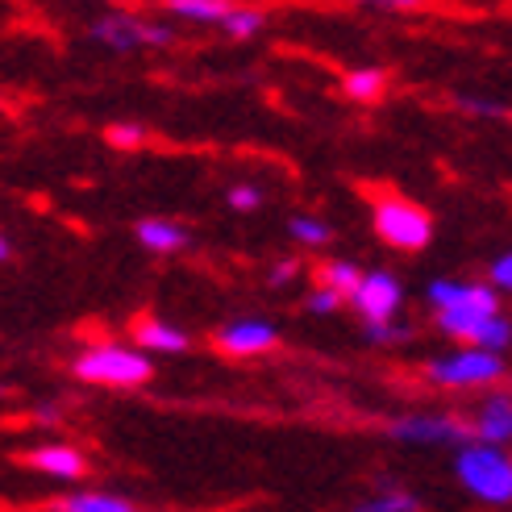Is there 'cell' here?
<instances>
[{
	"label": "cell",
	"instance_id": "obj_7",
	"mask_svg": "<svg viewBox=\"0 0 512 512\" xmlns=\"http://www.w3.org/2000/svg\"><path fill=\"white\" fill-rule=\"evenodd\" d=\"M350 304L367 325L371 321H396L400 304H404V288H400V279L388 275V271H363L358 288L350 292Z\"/></svg>",
	"mask_w": 512,
	"mask_h": 512
},
{
	"label": "cell",
	"instance_id": "obj_1",
	"mask_svg": "<svg viewBox=\"0 0 512 512\" xmlns=\"http://www.w3.org/2000/svg\"><path fill=\"white\" fill-rule=\"evenodd\" d=\"M454 471H458V483L483 504H512V454L504 446H492V442H463L458 446V458H454Z\"/></svg>",
	"mask_w": 512,
	"mask_h": 512
},
{
	"label": "cell",
	"instance_id": "obj_23",
	"mask_svg": "<svg viewBox=\"0 0 512 512\" xmlns=\"http://www.w3.org/2000/svg\"><path fill=\"white\" fill-rule=\"evenodd\" d=\"M263 204V192L254 188V184H234L229 188V209H238V213H254Z\"/></svg>",
	"mask_w": 512,
	"mask_h": 512
},
{
	"label": "cell",
	"instance_id": "obj_27",
	"mask_svg": "<svg viewBox=\"0 0 512 512\" xmlns=\"http://www.w3.org/2000/svg\"><path fill=\"white\" fill-rule=\"evenodd\" d=\"M292 275H296V263H292V259H284V263H279V267L271 271V284H288Z\"/></svg>",
	"mask_w": 512,
	"mask_h": 512
},
{
	"label": "cell",
	"instance_id": "obj_30",
	"mask_svg": "<svg viewBox=\"0 0 512 512\" xmlns=\"http://www.w3.org/2000/svg\"><path fill=\"white\" fill-rule=\"evenodd\" d=\"M5 392H9V388H5V383H0V396H5Z\"/></svg>",
	"mask_w": 512,
	"mask_h": 512
},
{
	"label": "cell",
	"instance_id": "obj_2",
	"mask_svg": "<svg viewBox=\"0 0 512 512\" xmlns=\"http://www.w3.org/2000/svg\"><path fill=\"white\" fill-rule=\"evenodd\" d=\"M71 371L84 383H100V388H138V383L150 379L155 367H150V354L142 346L130 350V346H117V342H100L75 358Z\"/></svg>",
	"mask_w": 512,
	"mask_h": 512
},
{
	"label": "cell",
	"instance_id": "obj_15",
	"mask_svg": "<svg viewBox=\"0 0 512 512\" xmlns=\"http://www.w3.org/2000/svg\"><path fill=\"white\" fill-rule=\"evenodd\" d=\"M59 512H134V504L125 496H109V492H71L63 500H55Z\"/></svg>",
	"mask_w": 512,
	"mask_h": 512
},
{
	"label": "cell",
	"instance_id": "obj_29",
	"mask_svg": "<svg viewBox=\"0 0 512 512\" xmlns=\"http://www.w3.org/2000/svg\"><path fill=\"white\" fill-rule=\"evenodd\" d=\"M13 259V242L5 238V234H0V263H9Z\"/></svg>",
	"mask_w": 512,
	"mask_h": 512
},
{
	"label": "cell",
	"instance_id": "obj_24",
	"mask_svg": "<svg viewBox=\"0 0 512 512\" xmlns=\"http://www.w3.org/2000/svg\"><path fill=\"white\" fill-rule=\"evenodd\" d=\"M367 338H371V342H400V338H408V325H396V321H371V325H367Z\"/></svg>",
	"mask_w": 512,
	"mask_h": 512
},
{
	"label": "cell",
	"instance_id": "obj_9",
	"mask_svg": "<svg viewBox=\"0 0 512 512\" xmlns=\"http://www.w3.org/2000/svg\"><path fill=\"white\" fill-rule=\"evenodd\" d=\"M279 342L275 334V325L271 321H259V317H246V321H234V325H225L221 334H217V346L225 354H234V358H250V354H263Z\"/></svg>",
	"mask_w": 512,
	"mask_h": 512
},
{
	"label": "cell",
	"instance_id": "obj_20",
	"mask_svg": "<svg viewBox=\"0 0 512 512\" xmlns=\"http://www.w3.org/2000/svg\"><path fill=\"white\" fill-rule=\"evenodd\" d=\"M292 238L304 242V246H325L329 242V225L321 217H292Z\"/></svg>",
	"mask_w": 512,
	"mask_h": 512
},
{
	"label": "cell",
	"instance_id": "obj_13",
	"mask_svg": "<svg viewBox=\"0 0 512 512\" xmlns=\"http://www.w3.org/2000/svg\"><path fill=\"white\" fill-rule=\"evenodd\" d=\"M134 342L146 354H184L188 350V334H184V329H175L167 321H155V317H146V321L134 325Z\"/></svg>",
	"mask_w": 512,
	"mask_h": 512
},
{
	"label": "cell",
	"instance_id": "obj_12",
	"mask_svg": "<svg viewBox=\"0 0 512 512\" xmlns=\"http://www.w3.org/2000/svg\"><path fill=\"white\" fill-rule=\"evenodd\" d=\"M25 463H30L34 471H42V475H50V479H80L88 471L84 454L75 446H38V450L25 454Z\"/></svg>",
	"mask_w": 512,
	"mask_h": 512
},
{
	"label": "cell",
	"instance_id": "obj_8",
	"mask_svg": "<svg viewBox=\"0 0 512 512\" xmlns=\"http://www.w3.org/2000/svg\"><path fill=\"white\" fill-rule=\"evenodd\" d=\"M92 38L113 46V50H138V46H167L171 30L167 25H150V21H138V17H125V13H109V17H100L92 25Z\"/></svg>",
	"mask_w": 512,
	"mask_h": 512
},
{
	"label": "cell",
	"instance_id": "obj_22",
	"mask_svg": "<svg viewBox=\"0 0 512 512\" xmlns=\"http://www.w3.org/2000/svg\"><path fill=\"white\" fill-rule=\"evenodd\" d=\"M105 138H109L117 150H134V146L146 142V130H142V125H109Z\"/></svg>",
	"mask_w": 512,
	"mask_h": 512
},
{
	"label": "cell",
	"instance_id": "obj_3",
	"mask_svg": "<svg viewBox=\"0 0 512 512\" xmlns=\"http://www.w3.org/2000/svg\"><path fill=\"white\" fill-rule=\"evenodd\" d=\"M438 388H454V392H467V388H492V383L504 379V358L500 350L488 346H471L463 342V350L433 358L429 371H425Z\"/></svg>",
	"mask_w": 512,
	"mask_h": 512
},
{
	"label": "cell",
	"instance_id": "obj_10",
	"mask_svg": "<svg viewBox=\"0 0 512 512\" xmlns=\"http://www.w3.org/2000/svg\"><path fill=\"white\" fill-rule=\"evenodd\" d=\"M433 309H500L496 288L488 284H458V279H433L429 284Z\"/></svg>",
	"mask_w": 512,
	"mask_h": 512
},
{
	"label": "cell",
	"instance_id": "obj_5",
	"mask_svg": "<svg viewBox=\"0 0 512 512\" xmlns=\"http://www.w3.org/2000/svg\"><path fill=\"white\" fill-rule=\"evenodd\" d=\"M438 313V329L446 338L488 346V350H508L512 342V321L500 309H433Z\"/></svg>",
	"mask_w": 512,
	"mask_h": 512
},
{
	"label": "cell",
	"instance_id": "obj_26",
	"mask_svg": "<svg viewBox=\"0 0 512 512\" xmlns=\"http://www.w3.org/2000/svg\"><path fill=\"white\" fill-rule=\"evenodd\" d=\"M492 288L512 296V250H508V254H500V259L492 263Z\"/></svg>",
	"mask_w": 512,
	"mask_h": 512
},
{
	"label": "cell",
	"instance_id": "obj_21",
	"mask_svg": "<svg viewBox=\"0 0 512 512\" xmlns=\"http://www.w3.org/2000/svg\"><path fill=\"white\" fill-rule=\"evenodd\" d=\"M363 508L367 512H417L421 504L408 496V492H383V496H371Z\"/></svg>",
	"mask_w": 512,
	"mask_h": 512
},
{
	"label": "cell",
	"instance_id": "obj_4",
	"mask_svg": "<svg viewBox=\"0 0 512 512\" xmlns=\"http://www.w3.org/2000/svg\"><path fill=\"white\" fill-rule=\"evenodd\" d=\"M375 234L392 250H425L433 238V221L421 204L404 196H379L375 200Z\"/></svg>",
	"mask_w": 512,
	"mask_h": 512
},
{
	"label": "cell",
	"instance_id": "obj_25",
	"mask_svg": "<svg viewBox=\"0 0 512 512\" xmlns=\"http://www.w3.org/2000/svg\"><path fill=\"white\" fill-rule=\"evenodd\" d=\"M338 304H342V296H338L334 288H317V292L309 296V313L329 317V313H338Z\"/></svg>",
	"mask_w": 512,
	"mask_h": 512
},
{
	"label": "cell",
	"instance_id": "obj_16",
	"mask_svg": "<svg viewBox=\"0 0 512 512\" xmlns=\"http://www.w3.org/2000/svg\"><path fill=\"white\" fill-rule=\"evenodd\" d=\"M383 88H388V75H383L379 67L346 71V80H342V92H346L350 100H358V105H371V100H379Z\"/></svg>",
	"mask_w": 512,
	"mask_h": 512
},
{
	"label": "cell",
	"instance_id": "obj_18",
	"mask_svg": "<svg viewBox=\"0 0 512 512\" xmlns=\"http://www.w3.org/2000/svg\"><path fill=\"white\" fill-rule=\"evenodd\" d=\"M267 25V17L259 9H246V5H229V13L221 17V30L229 38H254Z\"/></svg>",
	"mask_w": 512,
	"mask_h": 512
},
{
	"label": "cell",
	"instance_id": "obj_11",
	"mask_svg": "<svg viewBox=\"0 0 512 512\" xmlns=\"http://www.w3.org/2000/svg\"><path fill=\"white\" fill-rule=\"evenodd\" d=\"M471 433H475L479 442L508 446L512 442V392H492L488 400H483L479 413H475Z\"/></svg>",
	"mask_w": 512,
	"mask_h": 512
},
{
	"label": "cell",
	"instance_id": "obj_28",
	"mask_svg": "<svg viewBox=\"0 0 512 512\" xmlns=\"http://www.w3.org/2000/svg\"><path fill=\"white\" fill-rule=\"evenodd\" d=\"M375 5H392V9H413L421 0H375Z\"/></svg>",
	"mask_w": 512,
	"mask_h": 512
},
{
	"label": "cell",
	"instance_id": "obj_19",
	"mask_svg": "<svg viewBox=\"0 0 512 512\" xmlns=\"http://www.w3.org/2000/svg\"><path fill=\"white\" fill-rule=\"evenodd\" d=\"M317 275H321V288H334L342 300H350V292L358 288V279H363V271H358L354 263H325Z\"/></svg>",
	"mask_w": 512,
	"mask_h": 512
},
{
	"label": "cell",
	"instance_id": "obj_14",
	"mask_svg": "<svg viewBox=\"0 0 512 512\" xmlns=\"http://www.w3.org/2000/svg\"><path fill=\"white\" fill-rule=\"evenodd\" d=\"M138 242L146 250H155V254H175V250H184L188 246V229L184 225H175V221H163V217H146L138 221Z\"/></svg>",
	"mask_w": 512,
	"mask_h": 512
},
{
	"label": "cell",
	"instance_id": "obj_17",
	"mask_svg": "<svg viewBox=\"0 0 512 512\" xmlns=\"http://www.w3.org/2000/svg\"><path fill=\"white\" fill-rule=\"evenodd\" d=\"M167 9L196 25H221V17L229 13V0H167Z\"/></svg>",
	"mask_w": 512,
	"mask_h": 512
},
{
	"label": "cell",
	"instance_id": "obj_6",
	"mask_svg": "<svg viewBox=\"0 0 512 512\" xmlns=\"http://www.w3.org/2000/svg\"><path fill=\"white\" fill-rule=\"evenodd\" d=\"M388 433L404 446H463L475 438L471 425L450 413H408V417H396Z\"/></svg>",
	"mask_w": 512,
	"mask_h": 512
}]
</instances>
